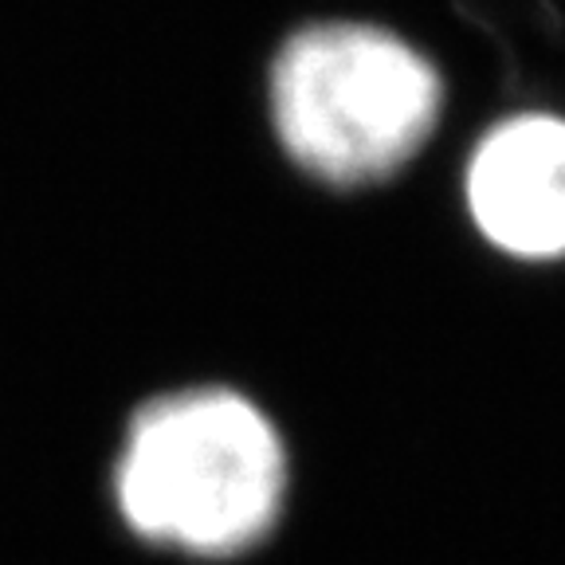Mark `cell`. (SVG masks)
Returning a JSON list of instances; mask_svg holds the SVG:
<instances>
[{"label":"cell","mask_w":565,"mask_h":565,"mask_svg":"<svg viewBox=\"0 0 565 565\" xmlns=\"http://www.w3.org/2000/svg\"><path fill=\"white\" fill-rule=\"evenodd\" d=\"M291 448L244 388L201 381L146 397L110 459V507L130 539L193 562L256 554L291 503Z\"/></svg>","instance_id":"cell-1"},{"label":"cell","mask_w":565,"mask_h":565,"mask_svg":"<svg viewBox=\"0 0 565 565\" xmlns=\"http://www.w3.org/2000/svg\"><path fill=\"white\" fill-rule=\"evenodd\" d=\"M440 106L436 67L385 28H302L271 67L279 141L310 177L338 189L405 169L436 130Z\"/></svg>","instance_id":"cell-2"},{"label":"cell","mask_w":565,"mask_h":565,"mask_svg":"<svg viewBox=\"0 0 565 565\" xmlns=\"http://www.w3.org/2000/svg\"><path fill=\"white\" fill-rule=\"evenodd\" d=\"M468 212L483 239L514 259L565 256V118L499 122L468 161Z\"/></svg>","instance_id":"cell-3"}]
</instances>
